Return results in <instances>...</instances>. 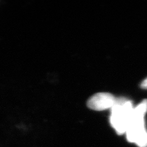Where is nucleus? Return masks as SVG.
<instances>
[{
    "instance_id": "obj_3",
    "label": "nucleus",
    "mask_w": 147,
    "mask_h": 147,
    "mask_svg": "<svg viewBox=\"0 0 147 147\" xmlns=\"http://www.w3.org/2000/svg\"><path fill=\"white\" fill-rule=\"evenodd\" d=\"M115 97L109 93H98L93 95L87 102L89 109L102 111L112 109L116 102Z\"/></svg>"
},
{
    "instance_id": "obj_4",
    "label": "nucleus",
    "mask_w": 147,
    "mask_h": 147,
    "mask_svg": "<svg viewBox=\"0 0 147 147\" xmlns=\"http://www.w3.org/2000/svg\"><path fill=\"white\" fill-rule=\"evenodd\" d=\"M141 87L142 89H147V78L142 81L141 84Z\"/></svg>"
},
{
    "instance_id": "obj_1",
    "label": "nucleus",
    "mask_w": 147,
    "mask_h": 147,
    "mask_svg": "<svg viewBox=\"0 0 147 147\" xmlns=\"http://www.w3.org/2000/svg\"><path fill=\"white\" fill-rule=\"evenodd\" d=\"M147 112V100L145 99L134 108L126 131L128 141L140 147H147V131L144 117Z\"/></svg>"
},
{
    "instance_id": "obj_2",
    "label": "nucleus",
    "mask_w": 147,
    "mask_h": 147,
    "mask_svg": "<svg viewBox=\"0 0 147 147\" xmlns=\"http://www.w3.org/2000/svg\"><path fill=\"white\" fill-rule=\"evenodd\" d=\"M134 108L130 100L123 98L116 99L115 104L111 109L110 123L118 134L126 133Z\"/></svg>"
}]
</instances>
